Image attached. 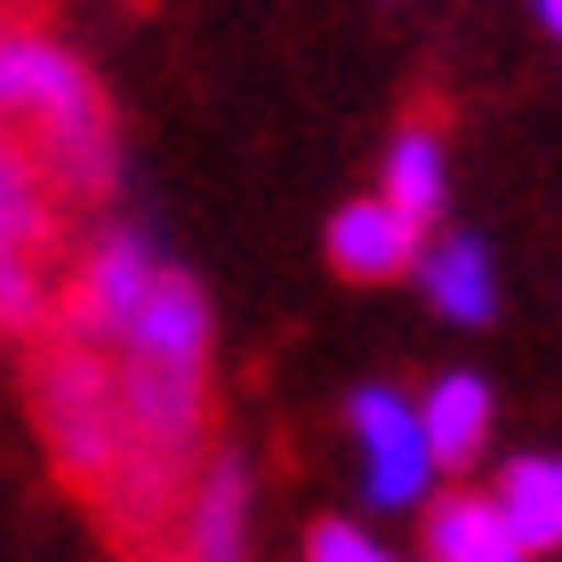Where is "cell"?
I'll return each instance as SVG.
<instances>
[{
	"label": "cell",
	"mask_w": 562,
	"mask_h": 562,
	"mask_svg": "<svg viewBox=\"0 0 562 562\" xmlns=\"http://www.w3.org/2000/svg\"><path fill=\"white\" fill-rule=\"evenodd\" d=\"M169 562H201V554H186V547H177V554H169Z\"/></svg>",
	"instance_id": "obj_15"
},
{
	"label": "cell",
	"mask_w": 562,
	"mask_h": 562,
	"mask_svg": "<svg viewBox=\"0 0 562 562\" xmlns=\"http://www.w3.org/2000/svg\"><path fill=\"white\" fill-rule=\"evenodd\" d=\"M418 241H426V225L402 217L386 193H362V201H346V210L329 217V266H338L346 281H394V273H411L418 266Z\"/></svg>",
	"instance_id": "obj_6"
},
{
	"label": "cell",
	"mask_w": 562,
	"mask_h": 562,
	"mask_svg": "<svg viewBox=\"0 0 562 562\" xmlns=\"http://www.w3.org/2000/svg\"><path fill=\"white\" fill-rule=\"evenodd\" d=\"M33 411H41L48 458L65 467V482L105 498L121 458H130V411H121L113 353L81 338H48V353L33 362Z\"/></svg>",
	"instance_id": "obj_3"
},
{
	"label": "cell",
	"mask_w": 562,
	"mask_h": 562,
	"mask_svg": "<svg viewBox=\"0 0 562 562\" xmlns=\"http://www.w3.org/2000/svg\"><path fill=\"white\" fill-rule=\"evenodd\" d=\"M491 498H498L506 530H515L530 554L562 547V458H515V467L498 474Z\"/></svg>",
	"instance_id": "obj_11"
},
{
	"label": "cell",
	"mask_w": 562,
	"mask_h": 562,
	"mask_svg": "<svg viewBox=\"0 0 562 562\" xmlns=\"http://www.w3.org/2000/svg\"><path fill=\"white\" fill-rule=\"evenodd\" d=\"M411 273L426 281V305L442 322H458V329H482V322L498 314V266H491V249H482L474 234L418 241V266Z\"/></svg>",
	"instance_id": "obj_7"
},
{
	"label": "cell",
	"mask_w": 562,
	"mask_h": 562,
	"mask_svg": "<svg viewBox=\"0 0 562 562\" xmlns=\"http://www.w3.org/2000/svg\"><path fill=\"white\" fill-rule=\"evenodd\" d=\"M305 562H402L386 539H370L362 522H314L305 530Z\"/></svg>",
	"instance_id": "obj_13"
},
{
	"label": "cell",
	"mask_w": 562,
	"mask_h": 562,
	"mask_svg": "<svg viewBox=\"0 0 562 562\" xmlns=\"http://www.w3.org/2000/svg\"><path fill=\"white\" fill-rule=\"evenodd\" d=\"M378 193H386L402 217L434 225V210H442V193H450V161H442V137H434L426 121H411V130L386 145V177H378Z\"/></svg>",
	"instance_id": "obj_12"
},
{
	"label": "cell",
	"mask_w": 562,
	"mask_h": 562,
	"mask_svg": "<svg viewBox=\"0 0 562 562\" xmlns=\"http://www.w3.org/2000/svg\"><path fill=\"white\" fill-rule=\"evenodd\" d=\"M426 562H530V547L506 530L498 498H434Z\"/></svg>",
	"instance_id": "obj_9"
},
{
	"label": "cell",
	"mask_w": 562,
	"mask_h": 562,
	"mask_svg": "<svg viewBox=\"0 0 562 562\" xmlns=\"http://www.w3.org/2000/svg\"><path fill=\"white\" fill-rule=\"evenodd\" d=\"M530 9H539V24H547V33L562 41V0H530Z\"/></svg>",
	"instance_id": "obj_14"
},
{
	"label": "cell",
	"mask_w": 562,
	"mask_h": 562,
	"mask_svg": "<svg viewBox=\"0 0 562 562\" xmlns=\"http://www.w3.org/2000/svg\"><path fill=\"white\" fill-rule=\"evenodd\" d=\"M491 386H482L474 370H442L434 386L418 394V426H426V442H434V467H474L482 450H491Z\"/></svg>",
	"instance_id": "obj_8"
},
{
	"label": "cell",
	"mask_w": 562,
	"mask_h": 562,
	"mask_svg": "<svg viewBox=\"0 0 562 562\" xmlns=\"http://www.w3.org/2000/svg\"><path fill=\"white\" fill-rule=\"evenodd\" d=\"M153 273H161V249L130 225H113L105 241L81 258V273L65 281V297L48 305L57 314V338H81V346H113L121 322L137 314V297L153 290Z\"/></svg>",
	"instance_id": "obj_5"
},
{
	"label": "cell",
	"mask_w": 562,
	"mask_h": 562,
	"mask_svg": "<svg viewBox=\"0 0 562 562\" xmlns=\"http://www.w3.org/2000/svg\"><path fill=\"white\" fill-rule=\"evenodd\" d=\"M0 121L24 130V153L65 193H113V105L89 65L33 24H0Z\"/></svg>",
	"instance_id": "obj_2"
},
{
	"label": "cell",
	"mask_w": 562,
	"mask_h": 562,
	"mask_svg": "<svg viewBox=\"0 0 562 562\" xmlns=\"http://www.w3.org/2000/svg\"><path fill=\"white\" fill-rule=\"evenodd\" d=\"M48 249V177L0 121V258H41Z\"/></svg>",
	"instance_id": "obj_10"
},
{
	"label": "cell",
	"mask_w": 562,
	"mask_h": 562,
	"mask_svg": "<svg viewBox=\"0 0 562 562\" xmlns=\"http://www.w3.org/2000/svg\"><path fill=\"white\" fill-rule=\"evenodd\" d=\"M346 426H353V450H362V498L378 506V515H411V506H426L434 491V442L418 426V402L394 394V386H362L346 402Z\"/></svg>",
	"instance_id": "obj_4"
},
{
	"label": "cell",
	"mask_w": 562,
	"mask_h": 562,
	"mask_svg": "<svg viewBox=\"0 0 562 562\" xmlns=\"http://www.w3.org/2000/svg\"><path fill=\"white\" fill-rule=\"evenodd\" d=\"M105 353L121 378V411H130V458L97 506L113 515L121 539H153L161 522H177L193 491L186 467L201 450V418H210V297H201V281L161 266Z\"/></svg>",
	"instance_id": "obj_1"
}]
</instances>
